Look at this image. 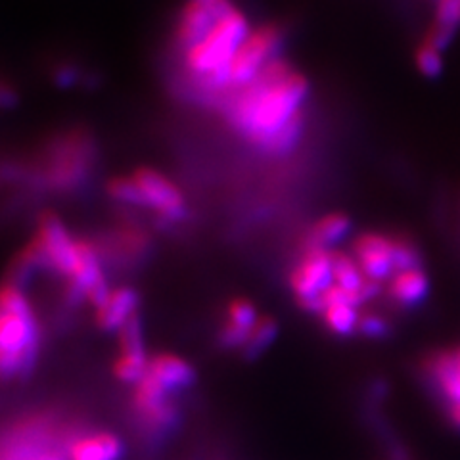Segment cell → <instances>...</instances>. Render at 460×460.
I'll list each match as a JSON object with an SVG mask.
<instances>
[{"mask_svg": "<svg viewBox=\"0 0 460 460\" xmlns=\"http://www.w3.org/2000/svg\"><path fill=\"white\" fill-rule=\"evenodd\" d=\"M140 190L146 196L150 211H155L157 217L164 219L167 225L182 223L189 217V208L182 192L177 189V184H172L160 171L150 167H138L131 175Z\"/></svg>", "mask_w": 460, "mask_h": 460, "instance_id": "9c48e42d", "label": "cell"}, {"mask_svg": "<svg viewBox=\"0 0 460 460\" xmlns=\"http://www.w3.org/2000/svg\"><path fill=\"white\" fill-rule=\"evenodd\" d=\"M414 66L419 69V74L426 79H438L443 74V56L439 50L431 49L424 40L419 42V47L414 49Z\"/></svg>", "mask_w": 460, "mask_h": 460, "instance_id": "484cf974", "label": "cell"}, {"mask_svg": "<svg viewBox=\"0 0 460 460\" xmlns=\"http://www.w3.org/2000/svg\"><path fill=\"white\" fill-rule=\"evenodd\" d=\"M351 226L353 223L349 215L338 213V211L328 213L313 225L304 248L330 250L351 233Z\"/></svg>", "mask_w": 460, "mask_h": 460, "instance_id": "2e32d148", "label": "cell"}, {"mask_svg": "<svg viewBox=\"0 0 460 460\" xmlns=\"http://www.w3.org/2000/svg\"><path fill=\"white\" fill-rule=\"evenodd\" d=\"M140 294L131 286L115 288L108 304L96 311V324L102 332H119L123 324L138 313Z\"/></svg>", "mask_w": 460, "mask_h": 460, "instance_id": "5bb4252c", "label": "cell"}, {"mask_svg": "<svg viewBox=\"0 0 460 460\" xmlns=\"http://www.w3.org/2000/svg\"><path fill=\"white\" fill-rule=\"evenodd\" d=\"M148 365H150V357L119 355V358L113 365V374L119 382L135 387L148 374Z\"/></svg>", "mask_w": 460, "mask_h": 460, "instance_id": "603a6c76", "label": "cell"}, {"mask_svg": "<svg viewBox=\"0 0 460 460\" xmlns=\"http://www.w3.org/2000/svg\"><path fill=\"white\" fill-rule=\"evenodd\" d=\"M18 91L6 81L0 79V110H10L18 106Z\"/></svg>", "mask_w": 460, "mask_h": 460, "instance_id": "f1b7e54d", "label": "cell"}, {"mask_svg": "<svg viewBox=\"0 0 460 460\" xmlns=\"http://www.w3.org/2000/svg\"><path fill=\"white\" fill-rule=\"evenodd\" d=\"M429 294V277L424 269H412L395 272V275L387 280L385 296L392 301L394 307L399 309H414Z\"/></svg>", "mask_w": 460, "mask_h": 460, "instance_id": "4fadbf2b", "label": "cell"}, {"mask_svg": "<svg viewBox=\"0 0 460 460\" xmlns=\"http://www.w3.org/2000/svg\"><path fill=\"white\" fill-rule=\"evenodd\" d=\"M192 3L204 6L219 22L228 18L233 12H236V6L233 4V0H192Z\"/></svg>", "mask_w": 460, "mask_h": 460, "instance_id": "83f0119b", "label": "cell"}, {"mask_svg": "<svg viewBox=\"0 0 460 460\" xmlns=\"http://www.w3.org/2000/svg\"><path fill=\"white\" fill-rule=\"evenodd\" d=\"M394 252H395V272L424 269V255L420 246H416L409 236L394 234Z\"/></svg>", "mask_w": 460, "mask_h": 460, "instance_id": "7402d4cb", "label": "cell"}, {"mask_svg": "<svg viewBox=\"0 0 460 460\" xmlns=\"http://www.w3.org/2000/svg\"><path fill=\"white\" fill-rule=\"evenodd\" d=\"M394 332V323L387 319L384 313H363L358 319L357 336H363L367 340H385Z\"/></svg>", "mask_w": 460, "mask_h": 460, "instance_id": "d4e9b609", "label": "cell"}, {"mask_svg": "<svg viewBox=\"0 0 460 460\" xmlns=\"http://www.w3.org/2000/svg\"><path fill=\"white\" fill-rule=\"evenodd\" d=\"M277 336H279V323L272 319V316H261L259 323L255 324V328L252 330L246 345H243L240 351L242 361L246 363L257 361V358L261 357L272 343H275Z\"/></svg>", "mask_w": 460, "mask_h": 460, "instance_id": "e0dca14e", "label": "cell"}, {"mask_svg": "<svg viewBox=\"0 0 460 460\" xmlns=\"http://www.w3.org/2000/svg\"><path fill=\"white\" fill-rule=\"evenodd\" d=\"M252 35L250 23L240 10L217 22L206 40L184 56L186 69L198 81L201 91L219 94L230 86L234 56Z\"/></svg>", "mask_w": 460, "mask_h": 460, "instance_id": "277c9868", "label": "cell"}, {"mask_svg": "<svg viewBox=\"0 0 460 460\" xmlns=\"http://www.w3.org/2000/svg\"><path fill=\"white\" fill-rule=\"evenodd\" d=\"M98 148L84 128H71L49 142L45 164L33 169L29 184L62 194H74L91 179Z\"/></svg>", "mask_w": 460, "mask_h": 460, "instance_id": "5b68a950", "label": "cell"}, {"mask_svg": "<svg viewBox=\"0 0 460 460\" xmlns=\"http://www.w3.org/2000/svg\"><path fill=\"white\" fill-rule=\"evenodd\" d=\"M86 429L47 412L27 416L0 431V460H71V447Z\"/></svg>", "mask_w": 460, "mask_h": 460, "instance_id": "3957f363", "label": "cell"}, {"mask_svg": "<svg viewBox=\"0 0 460 460\" xmlns=\"http://www.w3.org/2000/svg\"><path fill=\"white\" fill-rule=\"evenodd\" d=\"M455 351H456V361H458V368H460V348H456Z\"/></svg>", "mask_w": 460, "mask_h": 460, "instance_id": "f546056e", "label": "cell"}, {"mask_svg": "<svg viewBox=\"0 0 460 460\" xmlns=\"http://www.w3.org/2000/svg\"><path fill=\"white\" fill-rule=\"evenodd\" d=\"M297 305L313 314H323V296L334 286L332 250L304 248L290 275Z\"/></svg>", "mask_w": 460, "mask_h": 460, "instance_id": "8992f818", "label": "cell"}, {"mask_svg": "<svg viewBox=\"0 0 460 460\" xmlns=\"http://www.w3.org/2000/svg\"><path fill=\"white\" fill-rule=\"evenodd\" d=\"M434 23L458 31V27H460V0H438Z\"/></svg>", "mask_w": 460, "mask_h": 460, "instance_id": "4316f807", "label": "cell"}, {"mask_svg": "<svg viewBox=\"0 0 460 460\" xmlns=\"http://www.w3.org/2000/svg\"><path fill=\"white\" fill-rule=\"evenodd\" d=\"M304 133H305V113L299 111L296 118L290 123H288L261 152L269 154V155L290 154L301 142V138H304Z\"/></svg>", "mask_w": 460, "mask_h": 460, "instance_id": "d6986e66", "label": "cell"}, {"mask_svg": "<svg viewBox=\"0 0 460 460\" xmlns=\"http://www.w3.org/2000/svg\"><path fill=\"white\" fill-rule=\"evenodd\" d=\"M353 259L368 280L387 282L395 275L394 234H358L353 242Z\"/></svg>", "mask_w": 460, "mask_h": 460, "instance_id": "30bf717a", "label": "cell"}, {"mask_svg": "<svg viewBox=\"0 0 460 460\" xmlns=\"http://www.w3.org/2000/svg\"><path fill=\"white\" fill-rule=\"evenodd\" d=\"M284 40L286 31L277 23H269L252 31V35L246 39V42H243L234 56L228 89H243V86H248L270 62L279 60Z\"/></svg>", "mask_w": 460, "mask_h": 460, "instance_id": "52a82bcc", "label": "cell"}, {"mask_svg": "<svg viewBox=\"0 0 460 460\" xmlns=\"http://www.w3.org/2000/svg\"><path fill=\"white\" fill-rule=\"evenodd\" d=\"M119 338V349L121 355L128 357H148L146 355V345H144V328H142V319L137 313L135 316L128 319L123 328L118 332Z\"/></svg>", "mask_w": 460, "mask_h": 460, "instance_id": "44dd1931", "label": "cell"}, {"mask_svg": "<svg viewBox=\"0 0 460 460\" xmlns=\"http://www.w3.org/2000/svg\"><path fill=\"white\" fill-rule=\"evenodd\" d=\"M42 345L37 314L16 286H0V382H25L37 368Z\"/></svg>", "mask_w": 460, "mask_h": 460, "instance_id": "7a4b0ae2", "label": "cell"}, {"mask_svg": "<svg viewBox=\"0 0 460 460\" xmlns=\"http://www.w3.org/2000/svg\"><path fill=\"white\" fill-rule=\"evenodd\" d=\"M123 453V441L111 431L86 429L71 447V460H121Z\"/></svg>", "mask_w": 460, "mask_h": 460, "instance_id": "9a60e30c", "label": "cell"}, {"mask_svg": "<svg viewBox=\"0 0 460 460\" xmlns=\"http://www.w3.org/2000/svg\"><path fill=\"white\" fill-rule=\"evenodd\" d=\"M148 374L155 382H160L167 392L175 395L190 390L198 382L196 368L189 361L171 353H157L150 357Z\"/></svg>", "mask_w": 460, "mask_h": 460, "instance_id": "7c38bea8", "label": "cell"}, {"mask_svg": "<svg viewBox=\"0 0 460 460\" xmlns=\"http://www.w3.org/2000/svg\"><path fill=\"white\" fill-rule=\"evenodd\" d=\"M261 316L257 314L255 305L252 304L250 299L246 297H236L228 304L226 307V323H230L233 326L240 328V330H246V332H252L255 328V324L259 323Z\"/></svg>", "mask_w": 460, "mask_h": 460, "instance_id": "cb8c5ba5", "label": "cell"}, {"mask_svg": "<svg viewBox=\"0 0 460 460\" xmlns=\"http://www.w3.org/2000/svg\"><path fill=\"white\" fill-rule=\"evenodd\" d=\"M106 190L111 199L119 201L123 206L135 209H150L146 196L140 190V186L133 177H115L108 182Z\"/></svg>", "mask_w": 460, "mask_h": 460, "instance_id": "ffe728a7", "label": "cell"}, {"mask_svg": "<svg viewBox=\"0 0 460 460\" xmlns=\"http://www.w3.org/2000/svg\"><path fill=\"white\" fill-rule=\"evenodd\" d=\"M33 240L45 257L47 272L66 280L74 277L77 265V240L69 234L67 226L56 213L47 211L40 215L37 236Z\"/></svg>", "mask_w": 460, "mask_h": 460, "instance_id": "ba28073f", "label": "cell"}, {"mask_svg": "<svg viewBox=\"0 0 460 460\" xmlns=\"http://www.w3.org/2000/svg\"><path fill=\"white\" fill-rule=\"evenodd\" d=\"M309 96V81L282 58L270 62L228 108V119L257 150L290 123Z\"/></svg>", "mask_w": 460, "mask_h": 460, "instance_id": "6da1fadb", "label": "cell"}, {"mask_svg": "<svg viewBox=\"0 0 460 460\" xmlns=\"http://www.w3.org/2000/svg\"><path fill=\"white\" fill-rule=\"evenodd\" d=\"M217 18L209 13L204 6H199L192 0L186 3L179 13L177 29H175V42L177 49L186 56L192 49H196L201 40H206L208 35L217 25Z\"/></svg>", "mask_w": 460, "mask_h": 460, "instance_id": "8fae6325", "label": "cell"}, {"mask_svg": "<svg viewBox=\"0 0 460 460\" xmlns=\"http://www.w3.org/2000/svg\"><path fill=\"white\" fill-rule=\"evenodd\" d=\"M323 321L324 326L338 338H349L357 334L358 319H361V313L358 307L349 304H332L324 307L323 311Z\"/></svg>", "mask_w": 460, "mask_h": 460, "instance_id": "ac0fdd59", "label": "cell"}]
</instances>
